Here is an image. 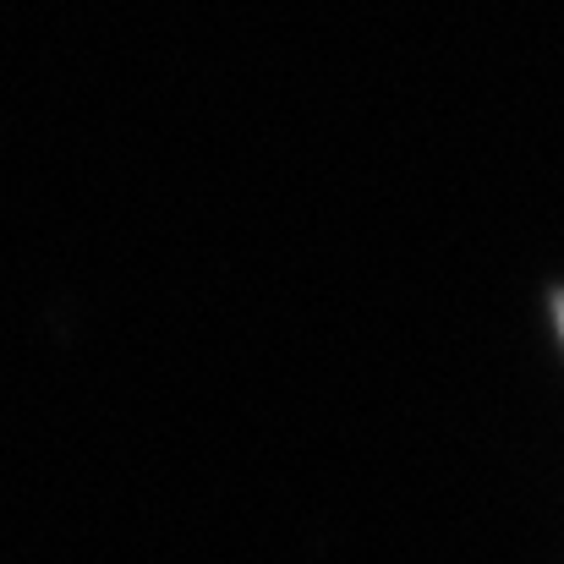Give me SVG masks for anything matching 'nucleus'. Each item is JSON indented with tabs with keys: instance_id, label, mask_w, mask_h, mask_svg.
Segmentation results:
<instances>
[{
	"instance_id": "obj_1",
	"label": "nucleus",
	"mask_w": 564,
	"mask_h": 564,
	"mask_svg": "<svg viewBox=\"0 0 564 564\" xmlns=\"http://www.w3.org/2000/svg\"><path fill=\"white\" fill-rule=\"evenodd\" d=\"M560 324H564V307H560Z\"/></svg>"
}]
</instances>
